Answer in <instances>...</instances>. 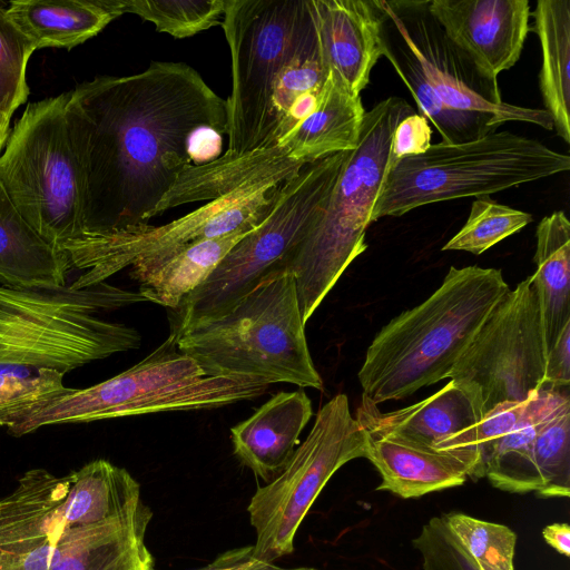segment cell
<instances>
[{
  "instance_id": "cell-1",
  "label": "cell",
  "mask_w": 570,
  "mask_h": 570,
  "mask_svg": "<svg viewBox=\"0 0 570 570\" xmlns=\"http://www.w3.org/2000/svg\"><path fill=\"white\" fill-rule=\"evenodd\" d=\"M66 117L83 193L86 235L148 223L183 168L193 131L227 132V101L187 63L153 61L68 91Z\"/></svg>"
},
{
  "instance_id": "cell-2",
  "label": "cell",
  "mask_w": 570,
  "mask_h": 570,
  "mask_svg": "<svg viewBox=\"0 0 570 570\" xmlns=\"http://www.w3.org/2000/svg\"><path fill=\"white\" fill-rule=\"evenodd\" d=\"M509 289L501 269L451 266L431 296L375 335L357 373L363 397L376 405L449 379Z\"/></svg>"
},
{
  "instance_id": "cell-3",
  "label": "cell",
  "mask_w": 570,
  "mask_h": 570,
  "mask_svg": "<svg viewBox=\"0 0 570 570\" xmlns=\"http://www.w3.org/2000/svg\"><path fill=\"white\" fill-rule=\"evenodd\" d=\"M146 302L138 292L108 282L75 288L0 284V373L63 374L138 348L139 332L100 313Z\"/></svg>"
},
{
  "instance_id": "cell-4",
  "label": "cell",
  "mask_w": 570,
  "mask_h": 570,
  "mask_svg": "<svg viewBox=\"0 0 570 570\" xmlns=\"http://www.w3.org/2000/svg\"><path fill=\"white\" fill-rule=\"evenodd\" d=\"M414 109L387 97L365 112L357 146L347 153L325 208L288 253L303 323L314 314L348 265L366 248L365 233L392 160L397 125Z\"/></svg>"
},
{
  "instance_id": "cell-5",
  "label": "cell",
  "mask_w": 570,
  "mask_h": 570,
  "mask_svg": "<svg viewBox=\"0 0 570 570\" xmlns=\"http://www.w3.org/2000/svg\"><path fill=\"white\" fill-rule=\"evenodd\" d=\"M268 383L243 375L209 376L190 356L178 351L169 335L140 362L104 382L63 393L20 413L4 426L22 436L53 424L170 411L210 410L256 399Z\"/></svg>"
},
{
  "instance_id": "cell-6",
  "label": "cell",
  "mask_w": 570,
  "mask_h": 570,
  "mask_svg": "<svg viewBox=\"0 0 570 570\" xmlns=\"http://www.w3.org/2000/svg\"><path fill=\"white\" fill-rule=\"evenodd\" d=\"M173 338L209 376L323 386L307 345L295 278L287 269L268 274L223 316Z\"/></svg>"
},
{
  "instance_id": "cell-7",
  "label": "cell",
  "mask_w": 570,
  "mask_h": 570,
  "mask_svg": "<svg viewBox=\"0 0 570 570\" xmlns=\"http://www.w3.org/2000/svg\"><path fill=\"white\" fill-rule=\"evenodd\" d=\"M222 28L232 67L225 153L240 156L276 145V88L317 30L311 0H225Z\"/></svg>"
},
{
  "instance_id": "cell-8",
  "label": "cell",
  "mask_w": 570,
  "mask_h": 570,
  "mask_svg": "<svg viewBox=\"0 0 570 570\" xmlns=\"http://www.w3.org/2000/svg\"><path fill=\"white\" fill-rule=\"evenodd\" d=\"M570 169L568 154L509 130L461 144L439 142L391 160L371 223L433 203L490 196Z\"/></svg>"
},
{
  "instance_id": "cell-9",
  "label": "cell",
  "mask_w": 570,
  "mask_h": 570,
  "mask_svg": "<svg viewBox=\"0 0 570 570\" xmlns=\"http://www.w3.org/2000/svg\"><path fill=\"white\" fill-rule=\"evenodd\" d=\"M347 151L306 163L281 187L263 222L173 311L170 336L232 309L268 274L285 269L288 253L325 208Z\"/></svg>"
},
{
  "instance_id": "cell-10",
  "label": "cell",
  "mask_w": 570,
  "mask_h": 570,
  "mask_svg": "<svg viewBox=\"0 0 570 570\" xmlns=\"http://www.w3.org/2000/svg\"><path fill=\"white\" fill-rule=\"evenodd\" d=\"M67 99L63 92L29 104L0 154V183L10 200L42 238L66 255L86 235Z\"/></svg>"
},
{
  "instance_id": "cell-11",
  "label": "cell",
  "mask_w": 570,
  "mask_h": 570,
  "mask_svg": "<svg viewBox=\"0 0 570 570\" xmlns=\"http://www.w3.org/2000/svg\"><path fill=\"white\" fill-rule=\"evenodd\" d=\"M301 167L248 181L165 225L145 223L110 233L87 234L67 253L72 269L81 272L70 285L92 286L126 267H130V277L141 284L189 244L255 228L272 209L282 185Z\"/></svg>"
},
{
  "instance_id": "cell-12",
  "label": "cell",
  "mask_w": 570,
  "mask_h": 570,
  "mask_svg": "<svg viewBox=\"0 0 570 570\" xmlns=\"http://www.w3.org/2000/svg\"><path fill=\"white\" fill-rule=\"evenodd\" d=\"M365 455V429L352 415L347 396L336 394L318 410L285 469L252 497L247 512L256 532L253 557L274 563L291 554L302 521L330 479Z\"/></svg>"
},
{
  "instance_id": "cell-13",
  "label": "cell",
  "mask_w": 570,
  "mask_h": 570,
  "mask_svg": "<svg viewBox=\"0 0 570 570\" xmlns=\"http://www.w3.org/2000/svg\"><path fill=\"white\" fill-rule=\"evenodd\" d=\"M547 346L533 276L509 289L454 365L451 380L476 394L482 416L504 402H524L547 390Z\"/></svg>"
},
{
  "instance_id": "cell-14",
  "label": "cell",
  "mask_w": 570,
  "mask_h": 570,
  "mask_svg": "<svg viewBox=\"0 0 570 570\" xmlns=\"http://www.w3.org/2000/svg\"><path fill=\"white\" fill-rule=\"evenodd\" d=\"M399 33L417 59L422 70L450 108L489 117L500 126L522 121L552 130L544 109L504 102L498 80L482 75L474 63L446 37L428 9L429 0H382Z\"/></svg>"
},
{
  "instance_id": "cell-15",
  "label": "cell",
  "mask_w": 570,
  "mask_h": 570,
  "mask_svg": "<svg viewBox=\"0 0 570 570\" xmlns=\"http://www.w3.org/2000/svg\"><path fill=\"white\" fill-rule=\"evenodd\" d=\"M428 9L485 77L498 80L520 59L530 31L528 0H429Z\"/></svg>"
},
{
  "instance_id": "cell-16",
  "label": "cell",
  "mask_w": 570,
  "mask_h": 570,
  "mask_svg": "<svg viewBox=\"0 0 570 570\" xmlns=\"http://www.w3.org/2000/svg\"><path fill=\"white\" fill-rule=\"evenodd\" d=\"M364 426V425H363ZM366 455L381 475L376 491L415 499L484 476L478 454L439 451L404 440L396 434L364 426Z\"/></svg>"
},
{
  "instance_id": "cell-17",
  "label": "cell",
  "mask_w": 570,
  "mask_h": 570,
  "mask_svg": "<svg viewBox=\"0 0 570 570\" xmlns=\"http://www.w3.org/2000/svg\"><path fill=\"white\" fill-rule=\"evenodd\" d=\"M311 7L328 71L360 95L382 56L381 33L389 19L383 2L311 0Z\"/></svg>"
},
{
  "instance_id": "cell-18",
  "label": "cell",
  "mask_w": 570,
  "mask_h": 570,
  "mask_svg": "<svg viewBox=\"0 0 570 570\" xmlns=\"http://www.w3.org/2000/svg\"><path fill=\"white\" fill-rule=\"evenodd\" d=\"M151 517L140 500L106 521L66 529L50 570H155L145 542Z\"/></svg>"
},
{
  "instance_id": "cell-19",
  "label": "cell",
  "mask_w": 570,
  "mask_h": 570,
  "mask_svg": "<svg viewBox=\"0 0 570 570\" xmlns=\"http://www.w3.org/2000/svg\"><path fill=\"white\" fill-rule=\"evenodd\" d=\"M312 415V401L303 390L278 392L230 428L234 454L269 483L289 462Z\"/></svg>"
},
{
  "instance_id": "cell-20",
  "label": "cell",
  "mask_w": 570,
  "mask_h": 570,
  "mask_svg": "<svg viewBox=\"0 0 570 570\" xmlns=\"http://www.w3.org/2000/svg\"><path fill=\"white\" fill-rule=\"evenodd\" d=\"M68 490L67 475L32 469L0 500V559L6 570H14L37 549L58 541L57 514Z\"/></svg>"
},
{
  "instance_id": "cell-21",
  "label": "cell",
  "mask_w": 570,
  "mask_h": 570,
  "mask_svg": "<svg viewBox=\"0 0 570 570\" xmlns=\"http://www.w3.org/2000/svg\"><path fill=\"white\" fill-rule=\"evenodd\" d=\"M482 417L475 392L468 384L454 380L423 401L386 413L362 397L356 415L366 428L390 432L433 449Z\"/></svg>"
},
{
  "instance_id": "cell-22",
  "label": "cell",
  "mask_w": 570,
  "mask_h": 570,
  "mask_svg": "<svg viewBox=\"0 0 570 570\" xmlns=\"http://www.w3.org/2000/svg\"><path fill=\"white\" fill-rule=\"evenodd\" d=\"M361 96L328 71L314 111L276 142L296 161L353 150L365 116Z\"/></svg>"
},
{
  "instance_id": "cell-23",
  "label": "cell",
  "mask_w": 570,
  "mask_h": 570,
  "mask_svg": "<svg viewBox=\"0 0 570 570\" xmlns=\"http://www.w3.org/2000/svg\"><path fill=\"white\" fill-rule=\"evenodd\" d=\"M291 159L278 145L259 148L240 156L223 153L203 165L189 164L153 210L150 218L179 205L217 199L242 185L303 166Z\"/></svg>"
},
{
  "instance_id": "cell-24",
  "label": "cell",
  "mask_w": 570,
  "mask_h": 570,
  "mask_svg": "<svg viewBox=\"0 0 570 570\" xmlns=\"http://www.w3.org/2000/svg\"><path fill=\"white\" fill-rule=\"evenodd\" d=\"M6 11L37 49L70 50L120 16L116 0H13Z\"/></svg>"
},
{
  "instance_id": "cell-25",
  "label": "cell",
  "mask_w": 570,
  "mask_h": 570,
  "mask_svg": "<svg viewBox=\"0 0 570 570\" xmlns=\"http://www.w3.org/2000/svg\"><path fill=\"white\" fill-rule=\"evenodd\" d=\"M68 256L21 216L0 183V283L18 287L67 285Z\"/></svg>"
},
{
  "instance_id": "cell-26",
  "label": "cell",
  "mask_w": 570,
  "mask_h": 570,
  "mask_svg": "<svg viewBox=\"0 0 570 570\" xmlns=\"http://www.w3.org/2000/svg\"><path fill=\"white\" fill-rule=\"evenodd\" d=\"M69 490L57 514L58 534L116 517L140 499V485L124 468L97 459L68 475Z\"/></svg>"
},
{
  "instance_id": "cell-27",
  "label": "cell",
  "mask_w": 570,
  "mask_h": 570,
  "mask_svg": "<svg viewBox=\"0 0 570 570\" xmlns=\"http://www.w3.org/2000/svg\"><path fill=\"white\" fill-rule=\"evenodd\" d=\"M381 43L382 56L386 57L407 87L421 116L435 127L442 142L461 144L474 140L497 131L500 127L489 117L458 111L444 104L429 83L417 59L390 18L383 24Z\"/></svg>"
},
{
  "instance_id": "cell-28",
  "label": "cell",
  "mask_w": 570,
  "mask_h": 570,
  "mask_svg": "<svg viewBox=\"0 0 570 570\" xmlns=\"http://www.w3.org/2000/svg\"><path fill=\"white\" fill-rule=\"evenodd\" d=\"M568 399L569 387L540 391L528 415L491 445L483 465L484 476L494 488L510 493L539 494L542 480L534 460V438L547 417Z\"/></svg>"
},
{
  "instance_id": "cell-29",
  "label": "cell",
  "mask_w": 570,
  "mask_h": 570,
  "mask_svg": "<svg viewBox=\"0 0 570 570\" xmlns=\"http://www.w3.org/2000/svg\"><path fill=\"white\" fill-rule=\"evenodd\" d=\"M530 27L540 42L539 88L553 129L570 144V0H538Z\"/></svg>"
},
{
  "instance_id": "cell-30",
  "label": "cell",
  "mask_w": 570,
  "mask_h": 570,
  "mask_svg": "<svg viewBox=\"0 0 570 570\" xmlns=\"http://www.w3.org/2000/svg\"><path fill=\"white\" fill-rule=\"evenodd\" d=\"M538 288L547 355L570 323V222L563 210L543 217L535 229Z\"/></svg>"
},
{
  "instance_id": "cell-31",
  "label": "cell",
  "mask_w": 570,
  "mask_h": 570,
  "mask_svg": "<svg viewBox=\"0 0 570 570\" xmlns=\"http://www.w3.org/2000/svg\"><path fill=\"white\" fill-rule=\"evenodd\" d=\"M254 229V228H253ZM252 229L189 244L167 259L146 282L138 293L171 311L212 274L224 256Z\"/></svg>"
},
{
  "instance_id": "cell-32",
  "label": "cell",
  "mask_w": 570,
  "mask_h": 570,
  "mask_svg": "<svg viewBox=\"0 0 570 570\" xmlns=\"http://www.w3.org/2000/svg\"><path fill=\"white\" fill-rule=\"evenodd\" d=\"M119 14L134 13L176 39L222 26L225 0H116Z\"/></svg>"
},
{
  "instance_id": "cell-33",
  "label": "cell",
  "mask_w": 570,
  "mask_h": 570,
  "mask_svg": "<svg viewBox=\"0 0 570 570\" xmlns=\"http://www.w3.org/2000/svg\"><path fill=\"white\" fill-rule=\"evenodd\" d=\"M532 220L528 212L500 204L488 195L480 196L472 202L465 224L442 250H464L480 255Z\"/></svg>"
},
{
  "instance_id": "cell-34",
  "label": "cell",
  "mask_w": 570,
  "mask_h": 570,
  "mask_svg": "<svg viewBox=\"0 0 570 570\" xmlns=\"http://www.w3.org/2000/svg\"><path fill=\"white\" fill-rule=\"evenodd\" d=\"M0 2V135L6 142L14 111L29 97L27 65L35 43L8 17Z\"/></svg>"
},
{
  "instance_id": "cell-35",
  "label": "cell",
  "mask_w": 570,
  "mask_h": 570,
  "mask_svg": "<svg viewBox=\"0 0 570 570\" xmlns=\"http://www.w3.org/2000/svg\"><path fill=\"white\" fill-rule=\"evenodd\" d=\"M533 453L542 480L539 495L569 498L570 399L562 402L539 428Z\"/></svg>"
},
{
  "instance_id": "cell-36",
  "label": "cell",
  "mask_w": 570,
  "mask_h": 570,
  "mask_svg": "<svg viewBox=\"0 0 570 570\" xmlns=\"http://www.w3.org/2000/svg\"><path fill=\"white\" fill-rule=\"evenodd\" d=\"M442 519L458 543L478 563L493 570H514L518 537L508 525L463 512H451Z\"/></svg>"
},
{
  "instance_id": "cell-37",
  "label": "cell",
  "mask_w": 570,
  "mask_h": 570,
  "mask_svg": "<svg viewBox=\"0 0 570 570\" xmlns=\"http://www.w3.org/2000/svg\"><path fill=\"white\" fill-rule=\"evenodd\" d=\"M65 374L42 368L30 375L0 373V426L33 405L67 391Z\"/></svg>"
},
{
  "instance_id": "cell-38",
  "label": "cell",
  "mask_w": 570,
  "mask_h": 570,
  "mask_svg": "<svg viewBox=\"0 0 570 570\" xmlns=\"http://www.w3.org/2000/svg\"><path fill=\"white\" fill-rule=\"evenodd\" d=\"M423 570H493L473 560L448 530L442 515L431 518L412 540Z\"/></svg>"
},
{
  "instance_id": "cell-39",
  "label": "cell",
  "mask_w": 570,
  "mask_h": 570,
  "mask_svg": "<svg viewBox=\"0 0 570 570\" xmlns=\"http://www.w3.org/2000/svg\"><path fill=\"white\" fill-rule=\"evenodd\" d=\"M431 127L417 114L405 117L396 127L392 140V160L424 153L431 146Z\"/></svg>"
},
{
  "instance_id": "cell-40",
  "label": "cell",
  "mask_w": 570,
  "mask_h": 570,
  "mask_svg": "<svg viewBox=\"0 0 570 570\" xmlns=\"http://www.w3.org/2000/svg\"><path fill=\"white\" fill-rule=\"evenodd\" d=\"M570 384V323L564 326L547 355L544 386L547 390L567 389Z\"/></svg>"
},
{
  "instance_id": "cell-41",
  "label": "cell",
  "mask_w": 570,
  "mask_h": 570,
  "mask_svg": "<svg viewBox=\"0 0 570 570\" xmlns=\"http://www.w3.org/2000/svg\"><path fill=\"white\" fill-rule=\"evenodd\" d=\"M222 135L208 127L193 131L188 139L187 153L193 165L213 161L222 155Z\"/></svg>"
},
{
  "instance_id": "cell-42",
  "label": "cell",
  "mask_w": 570,
  "mask_h": 570,
  "mask_svg": "<svg viewBox=\"0 0 570 570\" xmlns=\"http://www.w3.org/2000/svg\"><path fill=\"white\" fill-rule=\"evenodd\" d=\"M253 546L226 551L208 566L197 570H246L254 561Z\"/></svg>"
},
{
  "instance_id": "cell-43",
  "label": "cell",
  "mask_w": 570,
  "mask_h": 570,
  "mask_svg": "<svg viewBox=\"0 0 570 570\" xmlns=\"http://www.w3.org/2000/svg\"><path fill=\"white\" fill-rule=\"evenodd\" d=\"M542 537L548 546L558 553L570 556V525L566 522L548 524L542 530Z\"/></svg>"
},
{
  "instance_id": "cell-44",
  "label": "cell",
  "mask_w": 570,
  "mask_h": 570,
  "mask_svg": "<svg viewBox=\"0 0 570 570\" xmlns=\"http://www.w3.org/2000/svg\"><path fill=\"white\" fill-rule=\"evenodd\" d=\"M246 570H318L315 568H281L272 562H265L257 559H254L252 564Z\"/></svg>"
},
{
  "instance_id": "cell-45",
  "label": "cell",
  "mask_w": 570,
  "mask_h": 570,
  "mask_svg": "<svg viewBox=\"0 0 570 570\" xmlns=\"http://www.w3.org/2000/svg\"><path fill=\"white\" fill-rule=\"evenodd\" d=\"M3 146H4V140L2 139L1 135H0V154L3 149Z\"/></svg>"
},
{
  "instance_id": "cell-46",
  "label": "cell",
  "mask_w": 570,
  "mask_h": 570,
  "mask_svg": "<svg viewBox=\"0 0 570 570\" xmlns=\"http://www.w3.org/2000/svg\"><path fill=\"white\" fill-rule=\"evenodd\" d=\"M0 570H6V568L3 567L2 562H1V559H0Z\"/></svg>"
}]
</instances>
